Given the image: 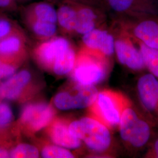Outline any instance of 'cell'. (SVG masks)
Segmentation results:
<instances>
[{
	"instance_id": "obj_1",
	"label": "cell",
	"mask_w": 158,
	"mask_h": 158,
	"mask_svg": "<svg viewBox=\"0 0 158 158\" xmlns=\"http://www.w3.org/2000/svg\"><path fill=\"white\" fill-rule=\"evenodd\" d=\"M155 127L157 125L141 105L131 100L122 114L118 131L125 149L136 155L146 149L156 135Z\"/></svg>"
},
{
	"instance_id": "obj_2",
	"label": "cell",
	"mask_w": 158,
	"mask_h": 158,
	"mask_svg": "<svg viewBox=\"0 0 158 158\" xmlns=\"http://www.w3.org/2000/svg\"><path fill=\"white\" fill-rule=\"evenodd\" d=\"M69 130L92 152L110 156L116 155V147L111 131L90 115L70 123Z\"/></svg>"
},
{
	"instance_id": "obj_3",
	"label": "cell",
	"mask_w": 158,
	"mask_h": 158,
	"mask_svg": "<svg viewBox=\"0 0 158 158\" xmlns=\"http://www.w3.org/2000/svg\"><path fill=\"white\" fill-rule=\"evenodd\" d=\"M131 101L119 91L107 89L98 91L95 101L89 107V115L111 131L118 130L122 114Z\"/></svg>"
},
{
	"instance_id": "obj_4",
	"label": "cell",
	"mask_w": 158,
	"mask_h": 158,
	"mask_svg": "<svg viewBox=\"0 0 158 158\" xmlns=\"http://www.w3.org/2000/svg\"><path fill=\"white\" fill-rule=\"evenodd\" d=\"M110 63V59L81 47L77 52L70 76L74 82L95 85L107 76Z\"/></svg>"
},
{
	"instance_id": "obj_5",
	"label": "cell",
	"mask_w": 158,
	"mask_h": 158,
	"mask_svg": "<svg viewBox=\"0 0 158 158\" xmlns=\"http://www.w3.org/2000/svg\"><path fill=\"white\" fill-rule=\"evenodd\" d=\"M40 90V85L32 74L23 70L0 81V98L25 102L32 98Z\"/></svg>"
},
{
	"instance_id": "obj_6",
	"label": "cell",
	"mask_w": 158,
	"mask_h": 158,
	"mask_svg": "<svg viewBox=\"0 0 158 158\" xmlns=\"http://www.w3.org/2000/svg\"><path fill=\"white\" fill-rule=\"evenodd\" d=\"M110 28L114 36V53L119 63L132 72L146 70L141 53L134 40L115 23H112Z\"/></svg>"
},
{
	"instance_id": "obj_7",
	"label": "cell",
	"mask_w": 158,
	"mask_h": 158,
	"mask_svg": "<svg viewBox=\"0 0 158 158\" xmlns=\"http://www.w3.org/2000/svg\"><path fill=\"white\" fill-rule=\"evenodd\" d=\"M56 110L45 102H36L25 105L21 111L17 127L19 132L34 135L45 128L55 118Z\"/></svg>"
},
{
	"instance_id": "obj_8",
	"label": "cell",
	"mask_w": 158,
	"mask_h": 158,
	"mask_svg": "<svg viewBox=\"0 0 158 158\" xmlns=\"http://www.w3.org/2000/svg\"><path fill=\"white\" fill-rule=\"evenodd\" d=\"M113 19H136L158 15V0H102Z\"/></svg>"
},
{
	"instance_id": "obj_9",
	"label": "cell",
	"mask_w": 158,
	"mask_h": 158,
	"mask_svg": "<svg viewBox=\"0 0 158 158\" xmlns=\"http://www.w3.org/2000/svg\"><path fill=\"white\" fill-rule=\"evenodd\" d=\"M99 91L94 85L74 82L59 91L53 98V104L61 110L89 108L96 100Z\"/></svg>"
},
{
	"instance_id": "obj_10",
	"label": "cell",
	"mask_w": 158,
	"mask_h": 158,
	"mask_svg": "<svg viewBox=\"0 0 158 158\" xmlns=\"http://www.w3.org/2000/svg\"><path fill=\"white\" fill-rule=\"evenodd\" d=\"M132 39L158 49V15L136 19H113Z\"/></svg>"
},
{
	"instance_id": "obj_11",
	"label": "cell",
	"mask_w": 158,
	"mask_h": 158,
	"mask_svg": "<svg viewBox=\"0 0 158 158\" xmlns=\"http://www.w3.org/2000/svg\"><path fill=\"white\" fill-rule=\"evenodd\" d=\"M72 45L64 37L53 36L42 40L35 46L33 51L34 58L40 67L52 72L54 64Z\"/></svg>"
},
{
	"instance_id": "obj_12",
	"label": "cell",
	"mask_w": 158,
	"mask_h": 158,
	"mask_svg": "<svg viewBox=\"0 0 158 158\" xmlns=\"http://www.w3.org/2000/svg\"><path fill=\"white\" fill-rule=\"evenodd\" d=\"M136 91L142 107L158 127V80L150 73L140 76L136 83Z\"/></svg>"
},
{
	"instance_id": "obj_13",
	"label": "cell",
	"mask_w": 158,
	"mask_h": 158,
	"mask_svg": "<svg viewBox=\"0 0 158 158\" xmlns=\"http://www.w3.org/2000/svg\"><path fill=\"white\" fill-rule=\"evenodd\" d=\"M76 8L77 24L75 35L83 36L94 29L107 25V14L102 7L76 2Z\"/></svg>"
},
{
	"instance_id": "obj_14",
	"label": "cell",
	"mask_w": 158,
	"mask_h": 158,
	"mask_svg": "<svg viewBox=\"0 0 158 158\" xmlns=\"http://www.w3.org/2000/svg\"><path fill=\"white\" fill-rule=\"evenodd\" d=\"M81 47L111 59L114 53V36L107 25L81 36Z\"/></svg>"
},
{
	"instance_id": "obj_15",
	"label": "cell",
	"mask_w": 158,
	"mask_h": 158,
	"mask_svg": "<svg viewBox=\"0 0 158 158\" xmlns=\"http://www.w3.org/2000/svg\"><path fill=\"white\" fill-rule=\"evenodd\" d=\"M27 57V38L24 32L0 40V58L4 61L19 68Z\"/></svg>"
},
{
	"instance_id": "obj_16",
	"label": "cell",
	"mask_w": 158,
	"mask_h": 158,
	"mask_svg": "<svg viewBox=\"0 0 158 158\" xmlns=\"http://www.w3.org/2000/svg\"><path fill=\"white\" fill-rule=\"evenodd\" d=\"M69 121L66 119L54 118L48 125L46 133L52 142L68 149H76L81 145V141L70 134Z\"/></svg>"
},
{
	"instance_id": "obj_17",
	"label": "cell",
	"mask_w": 158,
	"mask_h": 158,
	"mask_svg": "<svg viewBox=\"0 0 158 158\" xmlns=\"http://www.w3.org/2000/svg\"><path fill=\"white\" fill-rule=\"evenodd\" d=\"M57 4V28L63 34L75 35L77 24L76 2L70 0H60Z\"/></svg>"
},
{
	"instance_id": "obj_18",
	"label": "cell",
	"mask_w": 158,
	"mask_h": 158,
	"mask_svg": "<svg viewBox=\"0 0 158 158\" xmlns=\"http://www.w3.org/2000/svg\"><path fill=\"white\" fill-rule=\"evenodd\" d=\"M45 1H35L20 10L21 18H29L57 24L56 8Z\"/></svg>"
},
{
	"instance_id": "obj_19",
	"label": "cell",
	"mask_w": 158,
	"mask_h": 158,
	"mask_svg": "<svg viewBox=\"0 0 158 158\" xmlns=\"http://www.w3.org/2000/svg\"><path fill=\"white\" fill-rule=\"evenodd\" d=\"M14 123L11 108L6 102H0V146L5 149L11 144L12 137L19 132L17 125Z\"/></svg>"
},
{
	"instance_id": "obj_20",
	"label": "cell",
	"mask_w": 158,
	"mask_h": 158,
	"mask_svg": "<svg viewBox=\"0 0 158 158\" xmlns=\"http://www.w3.org/2000/svg\"><path fill=\"white\" fill-rule=\"evenodd\" d=\"M29 30L40 40H45L55 36L57 25L54 23L40 21L29 18H21Z\"/></svg>"
},
{
	"instance_id": "obj_21",
	"label": "cell",
	"mask_w": 158,
	"mask_h": 158,
	"mask_svg": "<svg viewBox=\"0 0 158 158\" xmlns=\"http://www.w3.org/2000/svg\"><path fill=\"white\" fill-rule=\"evenodd\" d=\"M134 41L141 53L147 70L158 80V49L149 47L141 42Z\"/></svg>"
},
{
	"instance_id": "obj_22",
	"label": "cell",
	"mask_w": 158,
	"mask_h": 158,
	"mask_svg": "<svg viewBox=\"0 0 158 158\" xmlns=\"http://www.w3.org/2000/svg\"><path fill=\"white\" fill-rule=\"evenodd\" d=\"M76 54L74 48L71 46L54 64L52 72L57 76H63L70 73L74 65Z\"/></svg>"
},
{
	"instance_id": "obj_23",
	"label": "cell",
	"mask_w": 158,
	"mask_h": 158,
	"mask_svg": "<svg viewBox=\"0 0 158 158\" xmlns=\"http://www.w3.org/2000/svg\"><path fill=\"white\" fill-rule=\"evenodd\" d=\"M23 32L21 27L15 20L0 11V40L12 35Z\"/></svg>"
},
{
	"instance_id": "obj_24",
	"label": "cell",
	"mask_w": 158,
	"mask_h": 158,
	"mask_svg": "<svg viewBox=\"0 0 158 158\" xmlns=\"http://www.w3.org/2000/svg\"><path fill=\"white\" fill-rule=\"evenodd\" d=\"M9 158H36L40 157L39 149L27 143H19L8 151Z\"/></svg>"
},
{
	"instance_id": "obj_25",
	"label": "cell",
	"mask_w": 158,
	"mask_h": 158,
	"mask_svg": "<svg viewBox=\"0 0 158 158\" xmlns=\"http://www.w3.org/2000/svg\"><path fill=\"white\" fill-rule=\"evenodd\" d=\"M41 155L45 158H72L74 155L67 149L57 145L45 144L41 149Z\"/></svg>"
},
{
	"instance_id": "obj_26",
	"label": "cell",
	"mask_w": 158,
	"mask_h": 158,
	"mask_svg": "<svg viewBox=\"0 0 158 158\" xmlns=\"http://www.w3.org/2000/svg\"><path fill=\"white\" fill-rule=\"evenodd\" d=\"M18 67L6 62L0 58V81L15 73Z\"/></svg>"
},
{
	"instance_id": "obj_27",
	"label": "cell",
	"mask_w": 158,
	"mask_h": 158,
	"mask_svg": "<svg viewBox=\"0 0 158 158\" xmlns=\"http://www.w3.org/2000/svg\"><path fill=\"white\" fill-rule=\"evenodd\" d=\"M145 158H158V135L156 134L146 148Z\"/></svg>"
},
{
	"instance_id": "obj_28",
	"label": "cell",
	"mask_w": 158,
	"mask_h": 158,
	"mask_svg": "<svg viewBox=\"0 0 158 158\" xmlns=\"http://www.w3.org/2000/svg\"><path fill=\"white\" fill-rule=\"evenodd\" d=\"M19 0H0V11L4 13L17 11L19 9Z\"/></svg>"
},
{
	"instance_id": "obj_29",
	"label": "cell",
	"mask_w": 158,
	"mask_h": 158,
	"mask_svg": "<svg viewBox=\"0 0 158 158\" xmlns=\"http://www.w3.org/2000/svg\"><path fill=\"white\" fill-rule=\"evenodd\" d=\"M72 1L76 2L79 3H83V4H91L93 6H98L104 8L102 0H70Z\"/></svg>"
},
{
	"instance_id": "obj_30",
	"label": "cell",
	"mask_w": 158,
	"mask_h": 158,
	"mask_svg": "<svg viewBox=\"0 0 158 158\" xmlns=\"http://www.w3.org/2000/svg\"><path fill=\"white\" fill-rule=\"evenodd\" d=\"M9 158L8 151L0 146V158Z\"/></svg>"
},
{
	"instance_id": "obj_31",
	"label": "cell",
	"mask_w": 158,
	"mask_h": 158,
	"mask_svg": "<svg viewBox=\"0 0 158 158\" xmlns=\"http://www.w3.org/2000/svg\"><path fill=\"white\" fill-rule=\"evenodd\" d=\"M19 1H32V0H19ZM43 1L50 2L51 3H53V4H55L56 3H58L60 0H43Z\"/></svg>"
},
{
	"instance_id": "obj_32",
	"label": "cell",
	"mask_w": 158,
	"mask_h": 158,
	"mask_svg": "<svg viewBox=\"0 0 158 158\" xmlns=\"http://www.w3.org/2000/svg\"><path fill=\"white\" fill-rule=\"evenodd\" d=\"M1 102V98H0V102Z\"/></svg>"
}]
</instances>
